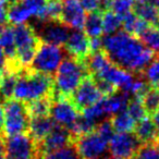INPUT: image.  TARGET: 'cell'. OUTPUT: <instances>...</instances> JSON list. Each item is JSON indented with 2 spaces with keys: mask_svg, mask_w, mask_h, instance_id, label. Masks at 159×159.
<instances>
[{
  "mask_svg": "<svg viewBox=\"0 0 159 159\" xmlns=\"http://www.w3.org/2000/svg\"><path fill=\"white\" fill-rule=\"evenodd\" d=\"M102 49L116 66L141 75L145 68L156 57V52L147 47L139 37L125 31H118L105 35Z\"/></svg>",
  "mask_w": 159,
  "mask_h": 159,
  "instance_id": "obj_1",
  "label": "cell"
},
{
  "mask_svg": "<svg viewBox=\"0 0 159 159\" xmlns=\"http://www.w3.org/2000/svg\"><path fill=\"white\" fill-rule=\"evenodd\" d=\"M87 75H89V72L84 60H80L68 53L53 75L52 100L70 97Z\"/></svg>",
  "mask_w": 159,
  "mask_h": 159,
  "instance_id": "obj_2",
  "label": "cell"
},
{
  "mask_svg": "<svg viewBox=\"0 0 159 159\" xmlns=\"http://www.w3.org/2000/svg\"><path fill=\"white\" fill-rule=\"evenodd\" d=\"M53 76L42 72L25 68L19 74L13 98L20 99L24 102L48 97L52 94Z\"/></svg>",
  "mask_w": 159,
  "mask_h": 159,
  "instance_id": "obj_3",
  "label": "cell"
},
{
  "mask_svg": "<svg viewBox=\"0 0 159 159\" xmlns=\"http://www.w3.org/2000/svg\"><path fill=\"white\" fill-rule=\"evenodd\" d=\"M13 34L16 48V59L23 68H29L40 44L39 37L36 34L33 25L26 22L14 24Z\"/></svg>",
  "mask_w": 159,
  "mask_h": 159,
  "instance_id": "obj_4",
  "label": "cell"
},
{
  "mask_svg": "<svg viewBox=\"0 0 159 159\" xmlns=\"http://www.w3.org/2000/svg\"><path fill=\"white\" fill-rule=\"evenodd\" d=\"M3 108H5V124H3L5 136L29 132L31 117L24 102L16 98L6 99L3 102Z\"/></svg>",
  "mask_w": 159,
  "mask_h": 159,
  "instance_id": "obj_5",
  "label": "cell"
},
{
  "mask_svg": "<svg viewBox=\"0 0 159 159\" xmlns=\"http://www.w3.org/2000/svg\"><path fill=\"white\" fill-rule=\"evenodd\" d=\"M66 55H68L66 50L64 48H61V46L47 44L40 40L33 61L29 68L31 70L53 76L59 64Z\"/></svg>",
  "mask_w": 159,
  "mask_h": 159,
  "instance_id": "obj_6",
  "label": "cell"
},
{
  "mask_svg": "<svg viewBox=\"0 0 159 159\" xmlns=\"http://www.w3.org/2000/svg\"><path fill=\"white\" fill-rule=\"evenodd\" d=\"M74 145L82 159H110L108 141L94 130L74 139Z\"/></svg>",
  "mask_w": 159,
  "mask_h": 159,
  "instance_id": "obj_7",
  "label": "cell"
},
{
  "mask_svg": "<svg viewBox=\"0 0 159 159\" xmlns=\"http://www.w3.org/2000/svg\"><path fill=\"white\" fill-rule=\"evenodd\" d=\"M142 143L135 133L117 132L108 143V154L110 159H130L136 156Z\"/></svg>",
  "mask_w": 159,
  "mask_h": 159,
  "instance_id": "obj_8",
  "label": "cell"
},
{
  "mask_svg": "<svg viewBox=\"0 0 159 159\" xmlns=\"http://www.w3.org/2000/svg\"><path fill=\"white\" fill-rule=\"evenodd\" d=\"M6 159H37V146L29 133L5 136Z\"/></svg>",
  "mask_w": 159,
  "mask_h": 159,
  "instance_id": "obj_9",
  "label": "cell"
},
{
  "mask_svg": "<svg viewBox=\"0 0 159 159\" xmlns=\"http://www.w3.org/2000/svg\"><path fill=\"white\" fill-rule=\"evenodd\" d=\"M102 97L104 95L100 93L98 87L96 86L91 74L87 75L82 82L80 83L79 86L70 96L71 100L80 112H82L86 108L97 104Z\"/></svg>",
  "mask_w": 159,
  "mask_h": 159,
  "instance_id": "obj_10",
  "label": "cell"
},
{
  "mask_svg": "<svg viewBox=\"0 0 159 159\" xmlns=\"http://www.w3.org/2000/svg\"><path fill=\"white\" fill-rule=\"evenodd\" d=\"M34 29L42 42L56 46L64 45L71 31L61 21H38V26Z\"/></svg>",
  "mask_w": 159,
  "mask_h": 159,
  "instance_id": "obj_11",
  "label": "cell"
},
{
  "mask_svg": "<svg viewBox=\"0 0 159 159\" xmlns=\"http://www.w3.org/2000/svg\"><path fill=\"white\" fill-rule=\"evenodd\" d=\"M50 115L56 123L71 131L79 117L80 111L77 110L71 98L66 97L52 100Z\"/></svg>",
  "mask_w": 159,
  "mask_h": 159,
  "instance_id": "obj_12",
  "label": "cell"
},
{
  "mask_svg": "<svg viewBox=\"0 0 159 159\" xmlns=\"http://www.w3.org/2000/svg\"><path fill=\"white\" fill-rule=\"evenodd\" d=\"M74 136L68 129L56 124L51 132L43 139L37 145V154L40 152H51V150L58 149V148L64 147L66 145L73 144Z\"/></svg>",
  "mask_w": 159,
  "mask_h": 159,
  "instance_id": "obj_13",
  "label": "cell"
},
{
  "mask_svg": "<svg viewBox=\"0 0 159 159\" xmlns=\"http://www.w3.org/2000/svg\"><path fill=\"white\" fill-rule=\"evenodd\" d=\"M63 48L70 56L80 60H84L91 53L89 37L82 30L71 29Z\"/></svg>",
  "mask_w": 159,
  "mask_h": 159,
  "instance_id": "obj_14",
  "label": "cell"
},
{
  "mask_svg": "<svg viewBox=\"0 0 159 159\" xmlns=\"http://www.w3.org/2000/svg\"><path fill=\"white\" fill-rule=\"evenodd\" d=\"M86 13L77 0H62L60 21L70 29L83 30Z\"/></svg>",
  "mask_w": 159,
  "mask_h": 159,
  "instance_id": "obj_15",
  "label": "cell"
},
{
  "mask_svg": "<svg viewBox=\"0 0 159 159\" xmlns=\"http://www.w3.org/2000/svg\"><path fill=\"white\" fill-rule=\"evenodd\" d=\"M56 124L57 123L49 116L31 118L27 133L37 145L51 132V130L55 128Z\"/></svg>",
  "mask_w": 159,
  "mask_h": 159,
  "instance_id": "obj_16",
  "label": "cell"
},
{
  "mask_svg": "<svg viewBox=\"0 0 159 159\" xmlns=\"http://www.w3.org/2000/svg\"><path fill=\"white\" fill-rule=\"evenodd\" d=\"M129 100H130V96L119 91L112 95L104 96L100 99V105H102L105 117L111 118L116 113L125 110Z\"/></svg>",
  "mask_w": 159,
  "mask_h": 159,
  "instance_id": "obj_17",
  "label": "cell"
},
{
  "mask_svg": "<svg viewBox=\"0 0 159 159\" xmlns=\"http://www.w3.org/2000/svg\"><path fill=\"white\" fill-rule=\"evenodd\" d=\"M133 12L139 18L150 25H156L159 21V9L154 0H135Z\"/></svg>",
  "mask_w": 159,
  "mask_h": 159,
  "instance_id": "obj_18",
  "label": "cell"
},
{
  "mask_svg": "<svg viewBox=\"0 0 159 159\" xmlns=\"http://www.w3.org/2000/svg\"><path fill=\"white\" fill-rule=\"evenodd\" d=\"M133 132L135 133L142 144L149 143V142L157 139L154 122H152V119L148 117H144L143 119L137 121Z\"/></svg>",
  "mask_w": 159,
  "mask_h": 159,
  "instance_id": "obj_19",
  "label": "cell"
},
{
  "mask_svg": "<svg viewBox=\"0 0 159 159\" xmlns=\"http://www.w3.org/2000/svg\"><path fill=\"white\" fill-rule=\"evenodd\" d=\"M84 32L89 38L93 37H100L102 31V12L97 11L89 12V14L85 18L84 22Z\"/></svg>",
  "mask_w": 159,
  "mask_h": 159,
  "instance_id": "obj_20",
  "label": "cell"
},
{
  "mask_svg": "<svg viewBox=\"0 0 159 159\" xmlns=\"http://www.w3.org/2000/svg\"><path fill=\"white\" fill-rule=\"evenodd\" d=\"M37 159H82L74 143L51 152L37 154Z\"/></svg>",
  "mask_w": 159,
  "mask_h": 159,
  "instance_id": "obj_21",
  "label": "cell"
},
{
  "mask_svg": "<svg viewBox=\"0 0 159 159\" xmlns=\"http://www.w3.org/2000/svg\"><path fill=\"white\" fill-rule=\"evenodd\" d=\"M0 46L3 49L7 59H14L16 58V48L14 42L13 25H6L3 31L0 34Z\"/></svg>",
  "mask_w": 159,
  "mask_h": 159,
  "instance_id": "obj_22",
  "label": "cell"
},
{
  "mask_svg": "<svg viewBox=\"0 0 159 159\" xmlns=\"http://www.w3.org/2000/svg\"><path fill=\"white\" fill-rule=\"evenodd\" d=\"M51 102H52V97H43L39 99L32 100V102H25L26 108L29 111V115L31 118L34 117H45V116L50 115Z\"/></svg>",
  "mask_w": 159,
  "mask_h": 159,
  "instance_id": "obj_23",
  "label": "cell"
},
{
  "mask_svg": "<svg viewBox=\"0 0 159 159\" xmlns=\"http://www.w3.org/2000/svg\"><path fill=\"white\" fill-rule=\"evenodd\" d=\"M146 113L154 115L159 110V89L156 87L148 86V89L139 97Z\"/></svg>",
  "mask_w": 159,
  "mask_h": 159,
  "instance_id": "obj_24",
  "label": "cell"
},
{
  "mask_svg": "<svg viewBox=\"0 0 159 159\" xmlns=\"http://www.w3.org/2000/svg\"><path fill=\"white\" fill-rule=\"evenodd\" d=\"M110 120L116 132H132L136 124V121L129 115L126 110L116 113L110 118Z\"/></svg>",
  "mask_w": 159,
  "mask_h": 159,
  "instance_id": "obj_25",
  "label": "cell"
},
{
  "mask_svg": "<svg viewBox=\"0 0 159 159\" xmlns=\"http://www.w3.org/2000/svg\"><path fill=\"white\" fill-rule=\"evenodd\" d=\"M18 77L19 73L5 71L2 81H1V84H0V97L2 98L3 100L13 98L14 87H16Z\"/></svg>",
  "mask_w": 159,
  "mask_h": 159,
  "instance_id": "obj_26",
  "label": "cell"
},
{
  "mask_svg": "<svg viewBox=\"0 0 159 159\" xmlns=\"http://www.w3.org/2000/svg\"><path fill=\"white\" fill-rule=\"evenodd\" d=\"M122 26L121 19L112 10L102 12V31L105 35H110L120 30Z\"/></svg>",
  "mask_w": 159,
  "mask_h": 159,
  "instance_id": "obj_27",
  "label": "cell"
},
{
  "mask_svg": "<svg viewBox=\"0 0 159 159\" xmlns=\"http://www.w3.org/2000/svg\"><path fill=\"white\" fill-rule=\"evenodd\" d=\"M141 75L150 86L159 89V56L152 59Z\"/></svg>",
  "mask_w": 159,
  "mask_h": 159,
  "instance_id": "obj_28",
  "label": "cell"
},
{
  "mask_svg": "<svg viewBox=\"0 0 159 159\" xmlns=\"http://www.w3.org/2000/svg\"><path fill=\"white\" fill-rule=\"evenodd\" d=\"M16 1L29 12L31 18L34 16L39 20L44 13L48 0H16Z\"/></svg>",
  "mask_w": 159,
  "mask_h": 159,
  "instance_id": "obj_29",
  "label": "cell"
},
{
  "mask_svg": "<svg viewBox=\"0 0 159 159\" xmlns=\"http://www.w3.org/2000/svg\"><path fill=\"white\" fill-rule=\"evenodd\" d=\"M136 156L139 159H159V139L142 144Z\"/></svg>",
  "mask_w": 159,
  "mask_h": 159,
  "instance_id": "obj_30",
  "label": "cell"
},
{
  "mask_svg": "<svg viewBox=\"0 0 159 159\" xmlns=\"http://www.w3.org/2000/svg\"><path fill=\"white\" fill-rule=\"evenodd\" d=\"M126 111L136 122L139 121L141 119H143L144 117H146L145 109H144L139 98L136 97H133L132 99L129 100L128 106H126Z\"/></svg>",
  "mask_w": 159,
  "mask_h": 159,
  "instance_id": "obj_31",
  "label": "cell"
},
{
  "mask_svg": "<svg viewBox=\"0 0 159 159\" xmlns=\"http://www.w3.org/2000/svg\"><path fill=\"white\" fill-rule=\"evenodd\" d=\"M134 3L135 0H112L110 10H112L116 14L121 18L129 12L133 11Z\"/></svg>",
  "mask_w": 159,
  "mask_h": 159,
  "instance_id": "obj_32",
  "label": "cell"
},
{
  "mask_svg": "<svg viewBox=\"0 0 159 159\" xmlns=\"http://www.w3.org/2000/svg\"><path fill=\"white\" fill-rule=\"evenodd\" d=\"M95 130L97 131L98 134L102 135V136L108 142L110 141V139L113 136V134H115V129H113V126H112L110 118H106V119L98 122Z\"/></svg>",
  "mask_w": 159,
  "mask_h": 159,
  "instance_id": "obj_33",
  "label": "cell"
},
{
  "mask_svg": "<svg viewBox=\"0 0 159 159\" xmlns=\"http://www.w3.org/2000/svg\"><path fill=\"white\" fill-rule=\"evenodd\" d=\"M83 9L87 12H93L99 10V0H77Z\"/></svg>",
  "mask_w": 159,
  "mask_h": 159,
  "instance_id": "obj_34",
  "label": "cell"
},
{
  "mask_svg": "<svg viewBox=\"0 0 159 159\" xmlns=\"http://www.w3.org/2000/svg\"><path fill=\"white\" fill-rule=\"evenodd\" d=\"M8 7L9 2L7 0H0V25L8 24Z\"/></svg>",
  "mask_w": 159,
  "mask_h": 159,
  "instance_id": "obj_35",
  "label": "cell"
},
{
  "mask_svg": "<svg viewBox=\"0 0 159 159\" xmlns=\"http://www.w3.org/2000/svg\"><path fill=\"white\" fill-rule=\"evenodd\" d=\"M5 100L0 98V134H3V124H5V108H3Z\"/></svg>",
  "mask_w": 159,
  "mask_h": 159,
  "instance_id": "obj_36",
  "label": "cell"
},
{
  "mask_svg": "<svg viewBox=\"0 0 159 159\" xmlns=\"http://www.w3.org/2000/svg\"><path fill=\"white\" fill-rule=\"evenodd\" d=\"M6 66H7V56H6L3 49L0 46V70L5 71Z\"/></svg>",
  "mask_w": 159,
  "mask_h": 159,
  "instance_id": "obj_37",
  "label": "cell"
},
{
  "mask_svg": "<svg viewBox=\"0 0 159 159\" xmlns=\"http://www.w3.org/2000/svg\"><path fill=\"white\" fill-rule=\"evenodd\" d=\"M152 122L156 129V137L157 139H159V110L152 115Z\"/></svg>",
  "mask_w": 159,
  "mask_h": 159,
  "instance_id": "obj_38",
  "label": "cell"
},
{
  "mask_svg": "<svg viewBox=\"0 0 159 159\" xmlns=\"http://www.w3.org/2000/svg\"><path fill=\"white\" fill-rule=\"evenodd\" d=\"M6 147H5V134H0V159L5 158Z\"/></svg>",
  "mask_w": 159,
  "mask_h": 159,
  "instance_id": "obj_39",
  "label": "cell"
},
{
  "mask_svg": "<svg viewBox=\"0 0 159 159\" xmlns=\"http://www.w3.org/2000/svg\"><path fill=\"white\" fill-rule=\"evenodd\" d=\"M8 2H9V5L10 3H12V2H14V1H16V0H7Z\"/></svg>",
  "mask_w": 159,
  "mask_h": 159,
  "instance_id": "obj_40",
  "label": "cell"
},
{
  "mask_svg": "<svg viewBox=\"0 0 159 159\" xmlns=\"http://www.w3.org/2000/svg\"><path fill=\"white\" fill-rule=\"evenodd\" d=\"M155 26H156V27H157V29H158V30H159V21H158V22H157V24H156V25H155Z\"/></svg>",
  "mask_w": 159,
  "mask_h": 159,
  "instance_id": "obj_41",
  "label": "cell"
},
{
  "mask_svg": "<svg viewBox=\"0 0 159 159\" xmlns=\"http://www.w3.org/2000/svg\"><path fill=\"white\" fill-rule=\"evenodd\" d=\"M130 159H139V157H135V156H133V157H131Z\"/></svg>",
  "mask_w": 159,
  "mask_h": 159,
  "instance_id": "obj_42",
  "label": "cell"
},
{
  "mask_svg": "<svg viewBox=\"0 0 159 159\" xmlns=\"http://www.w3.org/2000/svg\"><path fill=\"white\" fill-rule=\"evenodd\" d=\"M1 159H5V158H1Z\"/></svg>",
  "mask_w": 159,
  "mask_h": 159,
  "instance_id": "obj_43",
  "label": "cell"
}]
</instances>
